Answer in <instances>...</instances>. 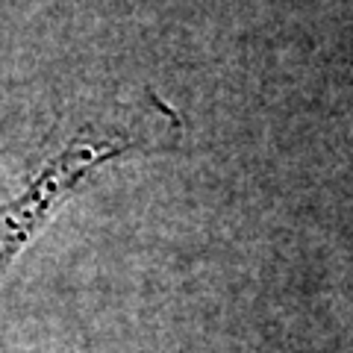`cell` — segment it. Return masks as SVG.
Listing matches in <instances>:
<instances>
[{
  "label": "cell",
  "mask_w": 353,
  "mask_h": 353,
  "mask_svg": "<svg viewBox=\"0 0 353 353\" xmlns=\"http://www.w3.org/2000/svg\"><path fill=\"white\" fill-rule=\"evenodd\" d=\"M148 132L145 127H85L30 176L24 189L6 197L0 203V280L85 176L130 150L150 148Z\"/></svg>",
  "instance_id": "cell-1"
}]
</instances>
